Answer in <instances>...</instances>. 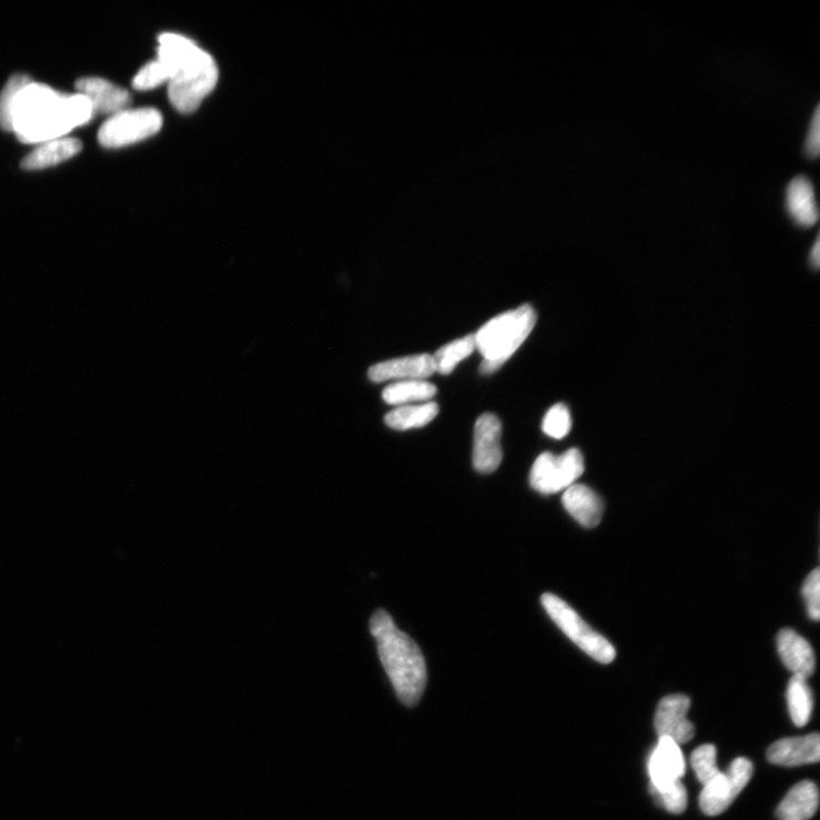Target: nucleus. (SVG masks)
Returning a JSON list of instances; mask_svg holds the SVG:
<instances>
[{"mask_svg":"<svg viewBox=\"0 0 820 820\" xmlns=\"http://www.w3.org/2000/svg\"><path fill=\"white\" fill-rule=\"evenodd\" d=\"M541 604L550 619L590 658L603 665L615 661V646L590 628L585 620L559 597L546 593Z\"/></svg>","mask_w":820,"mask_h":820,"instance_id":"nucleus-4","label":"nucleus"},{"mask_svg":"<svg viewBox=\"0 0 820 820\" xmlns=\"http://www.w3.org/2000/svg\"><path fill=\"white\" fill-rule=\"evenodd\" d=\"M162 123V115L155 109H126L102 124L99 141L108 149L132 145L155 135Z\"/></svg>","mask_w":820,"mask_h":820,"instance_id":"nucleus-5","label":"nucleus"},{"mask_svg":"<svg viewBox=\"0 0 820 820\" xmlns=\"http://www.w3.org/2000/svg\"><path fill=\"white\" fill-rule=\"evenodd\" d=\"M32 80L24 74L13 75L2 93H0V126L4 131L12 132V112L20 93L30 84Z\"/></svg>","mask_w":820,"mask_h":820,"instance_id":"nucleus-24","label":"nucleus"},{"mask_svg":"<svg viewBox=\"0 0 820 820\" xmlns=\"http://www.w3.org/2000/svg\"><path fill=\"white\" fill-rule=\"evenodd\" d=\"M810 261L814 269H819L820 264V243L819 239L816 240L813 247L810 253Z\"/></svg>","mask_w":820,"mask_h":820,"instance_id":"nucleus-31","label":"nucleus"},{"mask_svg":"<svg viewBox=\"0 0 820 820\" xmlns=\"http://www.w3.org/2000/svg\"><path fill=\"white\" fill-rule=\"evenodd\" d=\"M164 82H169V73L158 60L145 64L133 80L138 91H151Z\"/></svg>","mask_w":820,"mask_h":820,"instance_id":"nucleus-28","label":"nucleus"},{"mask_svg":"<svg viewBox=\"0 0 820 820\" xmlns=\"http://www.w3.org/2000/svg\"><path fill=\"white\" fill-rule=\"evenodd\" d=\"M686 771L685 757L679 746L668 738H659V743L649 759V773L656 790H664L680 781Z\"/></svg>","mask_w":820,"mask_h":820,"instance_id":"nucleus-11","label":"nucleus"},{"mask_svg":"<svg viewBox=\"0 0 820 820\" xmlns=\"http://www.w3.org/2000/svg\"><path fill=\"white\" fill-rule=\"evenodd\" d=\"M786 205L790 217L800 227L809 229L818 222V206L812 183L798 176L787 188Z\"/></svg>","mask_w":820,"mask_h":820,"instance_id":"nucleus-17","label":"nucleus"},{"mask_svg":"<svg viewBox=\"0 0 820 820\" xmlns=\"http://www.w3.org/2000/svg\"><path fill=\"white\" fill-rule=\"evenodd\" d=\"M650 793L654 797L656 803L665 808L668 812L680 814L687 808V791L681 783L677 781L664 790H656L654 787H649Z\"/></svg>","mask_w":820,"mask_h":820,"instance_id":"nucleus-27","label":"nucleus"},{"mask_svg":"<svg viewBox=\"0 0 820 820\" xmlns=\"http://www.w3.org/2000/svg\"><path fill=\"white\" fill-rule=\"evenodd\" d=\"M690 700L682 695L664 698L658 708L655 726L659 738H668L678 746L686 745L696 736V728L687 718Z\"/></svg>","mask_w":820,"mask_h":820,"instance_id":"nucleus-9","label":"nucleus"},{"mask_svg":"<svg viewBox=\"0 0 820 820\" xmlns=\"http://www.w3.org/2000/svg\"><path fill=\"white\" fill-rule=\"evenodd\" d=\"M788 706L792 721L797 727L806 726L813 709L812 690L807 679L793 676L788 685Z\"/></svg>","mask_w":820,"mask_h":820,"instance_id":"nucleus-22","label":"nucleus"},{"mask_svg":"<svg viewBox=\"0 0 820 820\" xmlns=\"http://www.w3.org/2000/svg\"><path fill=\"white\" fill-rule=\"evenodd\" d=\"M802 595L806 601L808 615L811 620L819 621L820 618V573L819 569L811 571L804 580Z\"/></svg>","mask_w":820,"mask_h":820,"instance_id":"nucleus-29","label":"nucleus"},{"mask_svg":"<svg viewBox=\"0 0 820 820\" xmlns=\"http://www.w3.org/2000/svg\"><path fill=\"white\" fill-rule=\"evenodd\" d=\"M699 782L705 787L720 772L717 767V749L712 745L699 747L690 757Z\"/></svg>","mask_w":820,"mask_h":820,"instance_id":"nucleus-25","label":"nucleus"},{"mask_svg":"<svg viewBox=\"0 0 820 820\" xmlns=\"http://www.w3.org/2000/svg\"><path fill=\"white\" fill-rule=\"evenodd\" d=\"M776 640L777 650L793 676L810 678L816 669V657L810 642L789 628L781 630Z\"/></svg>","mask_w":820,"mask_h":820,"instance_id":"nucleus-15","label":"nucleus"},{"mask_svg":"<svg viewBox=\"0 0 820 820\" xmlns=\"http://www.w3.org/2000/svg\"><path fill=\"white\" fill-rule=\"evenodd\" d=\"M75 89L79 94L89 99L95 113L114 115L132 104L131 94L102 78L79 79Z\"/></svg>","mask_w":820,"mask_h":820,"instance_id":"nucleus-12","label":"nucleus"},{"mask_svg":"<svg viewBox=\"0 0 820 820\" xmlns=\"http://www.w3.org/2000/svg\"><path fill=\"white\" fill-rule=\"evenodd\" d=\"M439 414V406L434 403H425L416 406H402L385 415V424L395 429H409L423 427L433 422Z\"/></svg>","mask_w":820,"mask_h":820,"instance_id":"nucleus-21","label":"nucleus"},{"mask_svg":"<svg viewBox=\"0 0 820 820\" xmlns=\"http://www.w3.org/2000/svg\"><path fill=\"white\" fill-rule=\"evenodd\" d=\"M437 372L434 356L415 355L378 363L368 371L372 382L425 379Z\"/></svg>","mask_w":820,"mask_h":820,"instance_id":"nucleus-13","label":"nucleus"},{"mask_svg":"<svg viewBox=\"0 0 820 820\" xmlns=\"http://www.w3.org/2000/svg\"><path fill=\"white\" fill-rule=\"evenodd\" d=\"M573 425L571 414L564 404L551 407L543 421L544 433L554 438L563 439L570 433Z\"/></svg>","mask_w":820,"mask_h":820,"instance_id":"nucleus-26","label":"nucleus"},{"mask_svg":"<svg viewBox=\"0 0 820 820\" xmlns=\"http://www.w3.org/2000/svg\"><path fill=\"white\" fill-rule=\"evenodd\" d=\"M767 759L772 765L784 767L817 763L820 759L819 733L777 741L769 747Z\"/></svg>","mask_w":820,"mask_h":820,"instance_id":"nucleus-14","label":"nucleus"},{"mask_svg":"<svg viewBox=\"0 0 820 820\" xmlns=\"http://www.w3.org/2000/svg\"><path fill=\"white\" fill-rule=\"evenodd\" d=\"M82 143L73 138H63L42 143L28 154L21 165L26 170H40L57 165L77 155Z\"/></svg>","mask_w":820,"mask_h":820,"instance_id":"nucleus-19","label":"nucleus"},{"mask_svg":"<svg viewBox=\"0 0 820 820\" xmlns=\"http://www.w3.org/2000/svg\"><path fill=\"white\" fill-rule=\"evenodd\" d=\"M753 765L747 758L733 760L725 772L703 787L700 794V807L708 816L725 812L752 779Z\"/></svg>","mask_w":820,"mask_h":820,"instance_id":"nucleus-7","label":"nucleus"},{"mask_svg":"<svg viewBox=\"0 0 820 820\" xmlns=\"http://www.w3.org/2000/svg\"><path fill=\"white\" fill-rule=\"evenodd\" d=\"M502 423L490 413L482 415L474 428L473 465L480 473H492L503 460Z\"/></svg>","mask_w":820,"mask_h":820,"instance_id":"nucleus-10","label":"nucleus"},{"mask_svg":"<svg viewBox=\"0 0 820 820\" xmlns=\"http://www.w3.org/2000/svg\"><path fill=\"white\" fill-rule=\"evenodd\" d=\"M566 510L585 528L597 527L604 514L603 498L585 485H573L563 496Z\"/></svg>","mask_w":820,"mask_h":820,"instance_id":"nucleus-16","label":"nucleus"},{"mask_svg":"<svg viewBox=\"0 0 820 820\" xmlns=\"http://www.w3.org/2000/svg\"><path fill=\"white\" fill-rule=\"evenodd\" d=\"M819 804V792L814 783L803 781L793 787L776 810L779 820H809Z\"/></svg>","mask_w":820,"mask_h":820,"instance_id":"nucleus-18","label":"nucleus"},{"mask_svg":"<svg viewBox=\"0 0 820 820\" xmlns=\"http://www.w3.org/2000/svg\"><path fill=\"white\" fill-rule=\"evenodd\" d=\"M94 109L82 94L63 95L47 84L31 82L20 93L12 112V132L24 144H42L65 138L88 124Z\"/></svg>","mask_w":820,"mask_h":820,"instance_id":"nucleus-1","label":"nucleus"},{"mask_svg":"<svg viewBox=\"0 0 820 820\" xmlns=\"http://www.w3.org/2000/svg\"><path fill=\"white\" fill-rule=\"evenodd\" d=\"M537 315L530 305L504 313L485 324L476 336L477 350L484 357L480 372L500 368L533 332Z\"/></svg>","mask_w":820,"mask_h":820,"instance_id":"nucleus-3","label":"nucleus"},{"mask_svg":"<svg viewBox=\"0 0 820 820\" xmlns=\"http://www.w3.org/2000/svg\"><path fill=\"white\" fill-rule=\"evenodd\" d=\"M820 149V111L816 108L811 118L809 131L806 139L804 150L809 158L814 159L819 154Z\"/></svg>","mask_w":820,"mask_h":820,"instance_id":"nucleus-30","label":"nucleus"},{"mask_svg":"<svg viewBox=\"0 0 820 820\" xmlns=\"http://www.w3.org/2000/svg\"><path fill=\"white\" fill-rule=\"evenodd\" d=\"M219 77L220 71L214 60L175 75L168 82L171 104L183 113L194 112L214 90Z\"/></svg>","mask_w":820,"mask_h":820,"instance_id":"nucleus-8","label":"nucleus"},{"mask_svg":"<svg viewBox=\"0 0 820 820\" xmlns=\"http://www.w3.org/2000/svg\"><path fill=\"white\" fill-rule=\"evenodd\" d=\"M371 632L377 642L381 662L391 678L399 700L416 706L427 681L424 657L417 644L397 628L394 619L378 610L371 619Z\"/></svg>","mask_w":820,"mask_h":820,"instance_id":"nucleus-2","label":"nucleus"},{"mask_svg":"<svg viewBox=\"0 0 820 820\" xmlns=\"http://www.w3.org/2000/svg\"><path fill=\"white\" fill-rule=\"evenodd\" d=\"M476 350L477 343L474 334L444 345L434 356L437 372L443 375L451 374L462 361L469 357Z\"/></svg>","mask_w":820,"mask_h":820,"instance_id":"nucleus-23","label":"nucleus"},{"mask_svg":"<svg viewBox=\"0 0 820 820\" xmlns=\"http://www.w3.org/2000/svg\"><path fill=\"white\" fill-rule=\"evenodd\" d=\"M437 395V387L425 379L402 381L388 385L382 394L388 405L403 406L411 403L428 402Z\"/></svg>","mask_w":820,"mask_h":820,"instance_id":"nucleus-20","label":"nucleus"},{"mask_svg":"<svg viewBox=\"0 0 820 820\" xmlns=\"http://www.w3.org/2000/svg\"><path fill=\"white\" fill-rule=\"evenodd\" d=\"M584 472V456L576 448L559 456L544 453L534 463L530 485L541 495H553L575 485Z\"/></svg>","mask_w":820,"mask_h":820,"instance_id":"nucleus-6","label":"nucleus"}]
</instances>
